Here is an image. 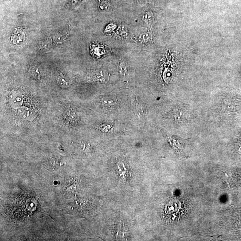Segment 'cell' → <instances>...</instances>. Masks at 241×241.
<instances>
[{"label":"cell","mask_w":241,"mask_h":241,"mask_svg":"<svg viewBox=\"0 0 241 241\" xmlns=\"http://www.w3.org/2000/svg\"><path fill=\"white\" fill-rule=\"evenodd\" d=\"M102 102L103 104L105 105H113L114 104V102L113 101H112V100H108L107 101V100H104L102 101Z\"/></svg>","instance_id":"8992f818"},{"label":"cell","mask_w":241,"mask_h":241,"mask_svg":"<svg viewBox=\"0 0 241 241\" xmlns=\"http://www.w3.org/2000/svg\"><path fill=\"white\" fill-rule=\"evenodd\" d=\"M91 54L96 58H100L108 53L106 47L100 43H94L90 45Z\"/></svg>","instance_id":"6da1fadb"},{"label":"cell","mask_w":241,"mask_h":241,"mask_svg":"<svg viewBox=\"0 0 241 241\" xmlns=\"http://www.w3.org/2000/svg\"><path fill=\"white\" fill-rule=\"evenodd\" d=\"M119 68L120 72L121 74L124 75L126 73V67L124 62H122L120 64Z\"/></svg>","instance_id":"277c9868"},{"label":"cell","mask_w":241,"mask_h":241,"mask_svg":"<svg viewBox=\"0 0 241 241\" xmlns=\"http://www.w3.org/2000/svg\"><path fill=\"white\" fill-rule=\"evenodd\" d=\"M26 39L25 32L21 29H16L12 36V41L14 44H19Z\"/></svg>","instance_id":"7a4b0ae2"},{"label":"cell","mask_w":241,"mask_h":241,"mask_svg":"<svg viewBox=\"0 0 241 241\" xmlns=\"http://www.w3.org/2000/svg\"><path fill=\"white\" fill-rule=\"evenodd\" d=\"M59 83L61 86H66L67 85V82L64 77H60L58 79Z\"/></svg>","instance_id":"5b68a950"},{"label":"cell","mask_w":241,"mask_h":241,"mask_svg":"<svg viewBox=\"0 0 241 241\" xmlns=\"http://www.w3.org/2000/svg\"><path fill=\"white\" fill-rule=\"evenodd\" d=\"M31 74L33 76L36 77V78H40L41 77V72L40 69L38 67H33L32 68H31Z\"/></svg>","instance_id":"3957f363"}]
</instances>
